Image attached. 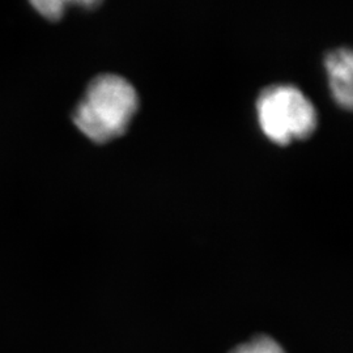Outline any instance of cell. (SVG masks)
Returning a JSON list of instances; mask_svg holds the SVG:
<instances>
[{
    "instance_id": "obj_6",
    "label": "cell",
    "mask_w": 353,
    "mask_h": 353,
    "mask_svg": "<svg viewBox=\"0 0 353 353\" xmlns=\"http://www.w3.org/2000/svg\"><path fill=\"white\" fill-rule=\"evenodd\" d=\"M70 6H77L84 10H93L99 7L102 3V0H68Z\"/></svg>"
},
{
    "instance_id": "obj_3",
    "label": "cell",
    "mask_w": 353,
    "mask_h": 353,
    "mask_svg": "<svg viewBox=\"0 0 353 353\" xmlns=\"http://www.w3.org/2000/svg\"><path fill=\"white\" fill-rule=\"evenodd\" d=\"M328 84L336 103L345 109L352 108V51L345 48L331 51L325 59Z\"/></svg>"
},
{
    "instance_id": "obj_5",
    "label": "cell",
    "mask_w": 353,
    "mask_h": 353,
    "mask_svg": "<svg viewBox=\"0 0 353 353\" xmlns=\"http://www.w3.org/2000/svg\"><path fill=\"white\" fill-rule=\"evenodd\" d=\"M29 3L42 17L49 21L61 20L67 7H70L68 0H29Z\"/></svg>"
},
{
    "instance_id": "obj_1",
    "label": "cell",
    "mask_w": 353,
    "mask_h": 353,
    "mask_svg": "<svg viewBox=\"0 0 353 353\" xmlns=\"http://www.w3.org/2000/svg\"><path fill=\"white\" fill-rule=\"evenodd\" d=\"M139 109V96L125 77L96 76L77 103L72 119L89 140L105 144L122 137Z\"/></svg>"
},
{
    "instance_id": "obj_2",
    "label": "cell",
    "mask_w": 353,
    "mask_h": 353,
    "mask_svg": "<svg viewBox=\"0 0 353 353\" xmlns=\"http://www.w3.org/2000/svg\"><path fill=\"white\" fill-rule=\"evenodd\" d=\"M256 118L265 138L278 145L310 138L318 125L316 108L293 85L267 87L256 101Z\"/></svg>"
},
{
    "instance_id": "obj_4",
    "label": "cell",
    "mask_w": 353,
    "mask_h": 353,
    "mask_svg": "<svg viewBox=\"0 0 353 353\" xmlns=\"http://www.w3.org/2000/svg\"><path fill=\"white\" fill-rule=\"evenodd\" d=\"M230 353H285L279 341L268 335H256L237 345Z\"/></svg>"
}]
</instances>
